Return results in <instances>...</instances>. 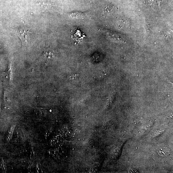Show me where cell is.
<instances>
[{
  "label": "cell",
  "instance_id": "1",
  "mask_svg": "<svg viewBox=\"0 0 173 173\" xmlns=\"http://www.w3.org/2000/svg\"><path fill=\"white\" fill-rule=\"evenodd\" d=\"M32 32L27 28H22L18 31V35L23 44H26L31 40Z\"/></svg>",
  "mask_w": 173,
  "mask_h": 173
},
{
  "label": "cell",
  "instance_id": "2",
  "mask_svg": "<svg viewBox=\"0 0 173 173\" xmlns=\"http://www.w3.org/2000/svg\"><path fill=\"white\" fill-rule=\"evenodd\" d=\"M113 8V5L112 4L107 5L104 8V11L105 13H109L112 10Z\"/></svg>",
  "mask_w": 173,
  "mask_h": 173
},
{
  "label": "cell",
  "instance_id": "3",
  "mask_svg": "<svg viewBox=\"0 0 173 173\" xmlns=\"http://www.w3.org/2000/svg\"><path fill=\"white\" fill-rule=\"evenodd\" d=\"M155 0H147V3L149 6H152L154 3Z\"/></svg>",
  "mask_w": 173,
  "mask_h": 173
},
{
  "label": "cell",
  "instance_id": "4",
  "mask_svg": "<svg viewBox=\"0 0 173 173\" xmlns=\"http://www.w3.org/2000/svg\"><path fill=\"white\" fill-rule=\"evenodd\" d=\"M53 54L51 53H47L46 54V56L48 58H51L53 56Z\"/></svg>",
  "mask_w": 173,
  "mask_h": 173
},
{
  "label": "cell",
  "instance_id": "5",
  "mask_svg": "<svg viewBox=\"0 0 173 173\" xmlns=\"http://www.w3.org/2000/svg\"><path fill=\"white\" fill-rule=\"evenodd\" d=\"M163 0H157V2L158 4L160 5L161 3L163 2Z\"/></svg>",
  "mask_w": 173,
  "mask_h": 173
}]
</instances>
